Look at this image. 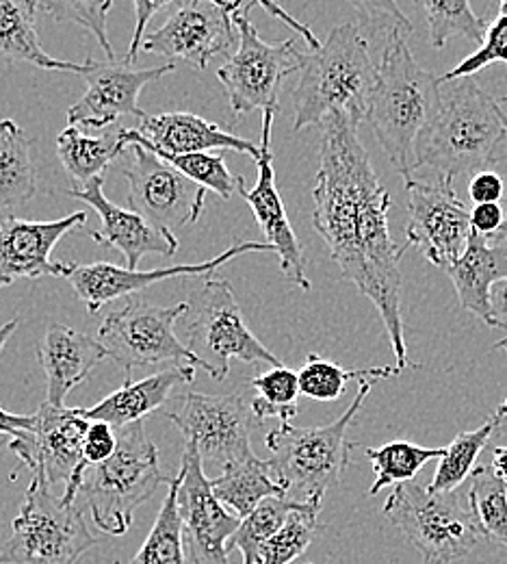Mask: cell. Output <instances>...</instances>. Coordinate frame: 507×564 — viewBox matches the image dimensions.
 <instances>
[{"label":"cell","instance_id":"obj_1","mask_svg":"<svg viewBox=\"0 0 507 564\" xmlns=\"http://www.w3.org/2000/svg\"><path fill=\"white\" fill-rule=\"evenodd\" d=\"M312 226L323 239L341 276L368 297L386 328L397 367L410 362L401 317V257L388 230L390 194L379 183L371 156L359 138V124L332 113L321 122L319 172L312 187Z\"/></svg>","mask_w":507,"mask_h":564},{"label":"cell","instance_id":"obj_2","mask_svg":"<svg viewBox=\"0 0 507 564\" xmlns=\"http://www.w3.org/2000/svg\"><path fill=\"white\" fill-rule=\"evenodd\" d=\"M442 78L419 66L408 48V35L393 31L377 64L366 124L404 181L417 170V143L442 105Z\"/></svg>","mask_w":507,"mask_h":564},{"label":"cell","instance_id":"obj_3","mask_svg":"<svg viewBox=\"0 0 507 564\" xmlns=\"http://www.w3.org/2000/svg\"><path fill=\"white\" fill-rule=\"evenodd\" d=\"M301 76L293 91L295 122L293 131L319 124L332 116H348L363 124L377 80V64L371 57L368 42L356 24H339L328 40L304 55Z\"/></svg>","mask_w":507,"mask_h":564},{"label":"cell","instance_id":"obj_4","mask_svg":"<svg viewBox=\"0 0 507 564\" xmlns=\"http://www.w3.org/2000/svg\"><path fill=\"white\" fill-rule=\"evenodd\" d=\"M507 141V113L480 83L460 78L444 96L440 111L417 143V170L432 167L453 181L477 174L497 161Z\"/></svg>","mask_w":507,"mask_h":564},{"label":"cell","instance_id":"obj_5","mask_svg":"<svg viewBox=\"0 0 507 564\" xmlns=\"http://www.w3.org/2000/svg\"><path fill=\"white\" fill-rule=\"evenodd\" d=\"M373 382L361 380L354 402L337 422L319 427L280 423L267 434L265 445L272 452L267 467L287 499L321 508L326 494L341 482L352 449L359 447V443L348 441V430L363 409Z\"/></svg>","mask_w":507,"mask_h":564},{"label":"cell","instance_id":"obj_6","mask_svg":"<svg viewBox=\"0 0 507 564\" xmlns=\"http://www.w3.org/2000/svg\"><path fill=\"white\" fill-rule=\"evenodd\" d=\"M169 478L161 474L156 443L150 441L144 422L131 423L118 432L115 454L85 469L80 494L91 510L96 528L111 536L131 530L135 512Z\"/></svg>","mask_w":507,"mask_h":564},{"label":"cell","instance_id":"obj_7","mask_svg":"<svg viewBox=\"0 0 507 564\" xmlns=\"http://www.w3.org/2000/svg\"><path fill=\"white\" fill-rule=\"evenodd\" d=\"M382 512L417 547L423 564L458 563L486 539L462 489L432 494L415 480L404 482L388 495Z\"/></svg>","mask_w":507,"mask_h":564},{"label":"cell","instance_id":"obj_8","mask_svg":"<svg viewBox=\"0 0 507 564\" xmlns=\"http://www.w3.org/2000/svg\"><path fill=\"white\" fill-rule=\"evenodd\" d=\"M178 326L185 335L183 344L207 365L216 380H225L232 358L247 365H283L247 328L232 284L223 279L205 281L187 302V313Z\"/></svg>","mask_w":507,"mask_h":564},{"label":"cell","instance_id":"obj_9","mask_svg":"<svg viewBox=\"0 0 507 564\" xmlns=\"http://www.w3.org/2000/svg\"><path fill=\"white\" fill-rule=\"evenodd\" d=\"M42 480L31 478L0 564H76L96 545L76 503H66Z\"/></svg>","mask_w":507,"mask_h":564},{"label":"cell","instance_id":"obj_10","mask_svg":"<svg viewBox=\"0 0 507 564\" xmlns=\"http://www.w3.org/2000/svg\"><path fill=\"white\" fill-rule=\"evenodd\" d=\"M254 4L245 2L232 11V22L239 35L236 53L218 70L230 109L234 116H245L256 109L280 111V89L293 72L301 70L304 53L293 40L269 44L252 24Z\"/></svg>","mask_w":507,"mask_h":564},{"label":"cell","instance_id":"obj_11","mask_svg":"<svg viewBox=\"0 0 507 564\" xmlns=\"http://www.w3.org/2000/svg\"><path fill=\"white\" fill-rule=\"evenodd\" d=\"M185 313L187 302L156 306L142 297H131L122 308H115L104 317L98 339L107 348L109 358L122 367L126 380H131L135 367L161 362H185L207 369V365L176 335V326Z\"/></svg>","mask_w":507,"mask_h":564},{"label":"cell","instance_id":"obj_12","mask_svg":"<svg viewBox=\"0 0 507 564\" xmlns=\"http://www.w3.org/2000/svg\"><path fill=\"white\" fill-rule=\"evenodd\" d=\"M165 417L183 432L185 443L198 447L202 463L223 469L225 465L254 456L250 432L256 417L241 391L228 395L189 391L165 411Z\"/></svg>","mask_w":507,"mask_h":564},{"label":"cell","instance_id":"obj_13","mask_svg":"<svg viewBox=\"0 0 507 564\" xmlns=\"http://www.w3.org/2000/svg\"><path fill=\"white\" fill-rule=\"evenodd\" d=\"M122 159V174L129 181V205L133 212L172 235L200 219L207 203V187L187 178L144 143H129Z\"/></svg>","mask_w":507,"mask_h":564},{"label":"cell","instance_id":"obj_14","mask_svg":"<svg viewBox=\"0 0 507 564\" xmlns=\"http://www.w3.org/2000/svg\"><path fill=\"white\" fill-rule=\"evenodd\" d=\"M89 423L80 417L78 409L44 402L35 413V427L22 438H11L7 447L31 471V478L48 487L66 482L62 497L66 503H76L85 476L82 441Z\"/></svg>","mask_w":507,"mask_h":564},{"label":"cell","instance_id":"obj_15","mask_svg":"<svg viewBox=\"0 0 507 564\" xmlns=\"http://www.w3.org/2000/svg\"><path fill=\"white\" fill-rule=\"evenodd\" d=\"M243 4L245 0H185L163 26L145 35L142 51L207 70L213 57L230 53L236 37L232 11Z\"/></svg>","mask_w":507,"mask_h":564},{"label":"cell","instance_id":"obj_16","mask_svg":"<svg viewBox=\"0 0 507 564\" xmlns=\"http://www.w3.org/2000/svg\"><path fill=\"white\" fill-rule=\"evenodd\" d=\"M408 226L406 246L419 248L423 257L447 272L466 250L471 228V209L458 198L453 181L440 178L426 183L406 181Z\"/></svg>","mask_w":507,"mask_h":564},{"label":"cell","instance_id":"obj_17","mask_svg":"<svg viewBox=\"0 0 507 564\" xmlns=\"http://www.w3.org/2000/svg\"><path fill=\"white\" fill-rule=\"evenodd\" d=\"M180 471L178 510L183 517L187 561L189 564H232L228 543L243 519L219 501L194 443H185Z\"/></svg>","mask_w":507,"mask_h":564},{"label":"cell","instance_id":"obj_18","mask_svg":"<svg viewBox=\"0 0 507 564\" xmlns=\"http://www.w3.org/2000/svg\"><path fill=\"white\" fill-rule=\"evenodd\" d=\"M247 252H274V246L269 243H258V241H239L223 250L216 259L196 263V265H172L163 270H152V272H142V270H129V268H118L113 263H62V276L68 279L73 284L76 295L80 302L87 306L89 313H98L104 304L133 295L150 286L152 282L167 281V279H178V276H207L213 274L221 265L232 261L239 254Z\"/></svg>","mask_w":507,"mask_h":564},{"label":"cell","instance_id":"obj_19","mask_svg":"<svg viewBox=\"0 0 507 564\" xmlns=\"http://www.w3.org/2000/svg\"><path fill=\"white\" fill-rule=\"evenodd\" d=\"M169 72H174V64L137 70L126 62L87 59L85 72L80 74L87 80V91L66 113L70 127L82 124L89 129H107L122 116L142 120L145 116L140 107L142 89Z\"/></svg>","mask_w":507,"mask_h":564},{"label":"cell","instance_id":"obj_20","mask_svg":"<svg viewBox=\"0 0 507 564\" xmlns=\"http://www.w3.org/2000/svg\"><path fill=\"white\" fill-rule=\"evenodd\" d=\"M276 109L263 111V131H261V156L256 161L258 165V178L254 189H245V185L239 189V196L245 198L258 226L263 228L267 243L274 246V252L280 257V270L285 279L299 286L301 291H310V279L306 274V257L304 248L290 226L289 215L285 209L283 196L276 187V172H274V152H272V131L276 120Z\"/></svg>","mask_w":507,"mask_h":564},{"label":"cell","instance_id":"obj_21","mask_svg":"<svg viewBox=\"0 0 507 564\" xmlns=\"http://www.w3.org/2000/svg\"><path fill=\"white\" fill-rule=\"evenodd\" d=\"M87 224V215L73 213L55 221L2 217L0 221V289L20 279L62 276V263H53L55 246L74 228Z\"/></svg>","mask_w":507,"mask_h":564},{"label":"cell","instance_id":"obj_22","mask_svg":"<svg viewBox=\"0 0 507 564\" xmlns=\"http://www.w3.org/2000/svg\"><path fill=\"white\" fill-rule=\"evenodd\" d=\"M104 178H96L87 183L85 187L68 189V196L89 205L93 212L100 215L102 230H89V237L100 243L109 246L122 252L126 259L129 270H137L142 259L147 254L158 257H174L178 250V239L172 232L158 230L152 226L144 215L137 212H126L118 205H113L104 196Z\"/></svg>","mask_w":507,"mask_h":564},{"label":"cell","instance_id":"obj_23","mask_svg":"<svg viewBox=\"0 0 507 564\" xmlns=\"http://www.w3.org/2000/svg\"><path fill=\"white\" fill-rule=\"evenodd\" d=\"M120 138L129 143H144L147 148L172 152V154H191L209 150H230L250 154L258 161L261 145L243 140L219 124H213L196 113L174 111V113H145L140 120V129H120Z\"/></svg>","mask_w":507,"mask_h":564},{"label":"cell","instance_id":"obj_24","mask_svg":"<svg viewBox=\"0 0 507 564\" xmlns=\"http://www.w3.org/2000/svg\"><path fill=\"white\" fill-rule=\"evenodd\" d=\"M37 356L46 373V402L64 406L66 398L109 358V352L100 339H91L76 328L53 322L46 326Z\"/></svg>","mask_w":507,"mask_h":564},{"label":"cell","instance_id":"obj_25","mask_svg":"<svg viewBox=\"0 0 507 564\" xmlns=\"http://www.w3.org/2000/svg\"><path fill=\"white\" fill-rule=\"evenodd\" d=\"M444 274L453 282L464 311L486 326L499 328L491 306V289L507 279V239H488L473 230L464 254Z\"/></svg>","mask_w":507,"mask_h":564},{"label":"cell","instance_id":"obj_26","mask_svg":"<svg viewBox=\"0 0 507 564\" xmlns=\"http://www.w3.org/2000/svg\"><path fill=\"white\" fill-rule=\"evenodd\" d=\"M196 380L194 365H178L152 373L144 380H124V384L113 391L109 398L98 402L91 409H78L80 417L89 422H104L113 427H124L131 423L144 422L145 415L165 406L172 398V391L180 384Z\"/></svg>","mask_w":507,"mask_h":564},{"label":"cell","instance_id":"obj_27","mask_svg":"<svg viewBox=\"0 0 507 564\" xmlns=\"http://www.w3.org/2000/svg\"><path fill=\"white\" fill-rule=\"evenodd\" d=\"M37 7L33 0H0V57L40 70L82 74L85 64L53 59L37 35Z\"/></svg>","mask_w":507,"mask_h":564},{"label":"cell","instance_id":"obj_28","mask_svg":"<svg viewBox=\"0 0 507 564\" xmlns=\"http://www.w3.org/2000/svg\"><path fill=\"white\" fill-rule=\"evenodd\" d=\"M37 194L31 138L13 120H0V212L29 205Z\"/></svg>","mask_w":507,"mask_h":564},{"label":"cell","instance_id":"obj_29","mask_svg":"<svg viewBox=\"0 0 507 564\" xmlns=\"http://www.w3.org/2000/svg\"><path fill=\"white\" fill-rule=\"evenodd\" d=\"M211 487L219 501L241 519H245L267 497H287L272 478L267 460L256 456L225 465L221 476L211 480Z\"/></svg>","mask_w":507,"mask_h":564},{"label":"cell","instance_id":"obj_30","mask_svg":"<svg viewBox=\"0 0 507 564\" xmlns=\"http://www.w3.org/2000/svg\"><path fill=\"white\" fill-rule=\"evenodd\" d=\"M126 150V143L120 133H107L100 138L82 135L76 127H68L57 138V154L66 172L74 181L85 187L87 183L107 176L109 165L120 159Z\"/></svg>","mask_w":507,"mask_h":564},{"label":"cell","instance_id":"obj_31","mask_svg":"<svg viewBox=\"0 0 507 564\" xmlns=\"http://www.w3.org/2000/svg\"><path fill=\"white\" fill-rule=\"evenodd\" d=\"M507 415V400L486 420L480 427L458 434L451 445L447 447V454L440 458L436 467L434 480L428 485L432 494L453 491L460 489L462 482L471 476L480 454L491 443V436L499 432V425Z\"/></svg>","mask_w":507,"mask_h":564},{"label":"cell","instance_id":"obj_32","mask_svg":"<svg viewBox=\"0 0 507 564\" xmlns=\"http://www.w3.org/2000/svg\"><path fill=\"white\" fill-rule=\"evenodd\" d=\"M169 491L165 495L156 521L142 545V550L126 564H189L185 536H183V517L178 510V491L183 485V471L169 478Z\"/></svg>","mask_w":507,"mask_h":564},{"label":"cell","instance_id":"obj_33","mask_svg":"<svg viewBox=\"0 0 507 564\" xmlns=\"http://www.w3.org/2000/svg\"><path fill=\"white\" fill-rule=\"evenodd\" d=\"M364 454L371 460L375 474V482L368 489V495L373 497L390 485L397 487L412 482L430 460L447 454V447H421L410 441H390L382 447H366Z\"/></svg>","mask_w":507,"mask_h":564},{"label":"cell","instance_id":"obj_34","mask_svg":"<svg viewBox=\"0 0 507 564\" xmlns=\"http://www.w3.org/2000/svg\"><path fill=\"white\" fill-rule=\"evenodd\" d=\"M404 373L395 367H368V369H343L341 365L326 360L319 354H308L304 367L297 371L301 395L315 402H337L350 380H384Z\"/></svg>","mask_w":507,"mask_h":564},{"label":"cell","instance_id":"obj_35","mask_svg":"<svg viewBox=\"0 0 507 564\" xmlns=\"http://www.w3.org/2000/svg\"><path fill=\"white\" fill-rule=\"evenodd\" d=\"M295 506L297 503L287 497H267L241 521L239 530L228 543V550H236L241 554V564H261L265 545L283 528Z\"/></svg>","mask_w":507,"mask_h":564},{"label":"cell","instance_id":"obj_36","mask_svg":"<svg viewBox=\"0 0 507 564\" xmlns=\"http://www.w3.org/2000/svg\"><path fill=\"white\" fill-rule=\"evenodd\" d=\"M430 26V40L434 48H442L451 37H466L477 44H484L488 24L484 18H480L471 0H415Z\"/></svg>","mask_w":507,"mask_h":564},{"label":"cell","instance_id":"obj_37","mask_svg":"<svg viewBox=\"0 0 507 564\" xmlns=\"http://www.w3.org/2000/svg\"><path fill=\"white\" fill-rule=\"evenodd\" d=\"M250 384L254 389L250 404L256 422L278 420L280 423H290L297 415V400L301 395L297 371L280 365L267 373L256 376Z\"/></svg>","mask_w":507,"mask_h":564},{"label":"cell","instance_id":"obj_38","mask_svg":"<svg viewBox=\"0 0 507 564\" xmlns=\"http://www.w3.org/2000/svg\"><path fill=\"white\" fill-rule=\"evenodd\" d=\"M471 508L486 539L507 547V485L491 467H477L469 487Z\"/></svg>","mask_w":507,"mask_h":564},{"label":"cell","instance_id":"obj_39","mask_svg":"<svg viewBox=\"0 0 507 564\" xmlns=\"http://www.w3.org/2000/svg\"><path fill=\"white\" fill-rule=\"evenodd\" d=\"M319 512L321 508L297 503L290 510L283 528L265 545L261 564H289L297 561L310 547L317 532L321 530Z\"/></svg>","mask_w":507,"mask_h":564},{"label":"cell","instance_id":"obj_40","mask_svg":"<svg viewBox=\"0 0 507 564\" xmlns=\"http://www.w3.org/2000/svg\"><path fill=\"white\" fill-rule=\"evenodd\" d=\"M33 2L37 9L46 11L57 22H74L87 29L104 51L107 59L109 62L115 59V53L107 33V18L113 7V0H33Z\"/></svg>","mask_w":507,"mask_h":564},{"label":"cell","instance_id":"obj_41","mask_svg":"<svg viewBox=\"0 0 507 564\" xmlns=\"http://www.w3.org/2000/svg\"><path fill=\"white\" fill-rule=\"evenodd\" d=\"M493 64H507V15H499L495 22H491L484 44L440 78L442 83H455L460 78L475 76Z\"/></svg>","mask_w":507,"mask_h":564},{"label":"cell","instance_id":"obj_42","mask_svg":"<svg viewBox=\"0 0 507 564\" xmlns=\"http://www.w3.org/2000/svg\"><path fill=\"white\" fill-rule=\"evenodd\" d=\"M354 4L366 29L384 31L386 37L393 31H401L406 35L412 33V22L404 15L397 0H348Z\"/></svg>","mask_w":507,"mask_h":564},{"label":"cell","instance_id":"obj_43","mask_svg":"<svg viewBox=\"0 0 507 564\" xmlns=\"http://www.w3.org/2000/svg\"><path fill=\"white\" fill-rule=\"evenodd\" d=\"M118 449V432L104 422H91L82 441V467L109 460Z\"/></svg>","mask_w":507,"mask_h":564},{"label":"cell","instance_id":"obj_44","mask_svg":"<svg viewBox=\"0 0 507 564\" xmlns=\"http://www.w3.org/2000/svg\"><path fill=\"white\" fill-rule=\"evenodd\" d=\"M172 0H133L135 4V31H133V37H131V44H129V53L124 57L126 64H133L142 51V44H144L145 29L150 24V20L154 18V13L158 9H163L165 4H169Z\"/></svg>","mask_w":507,"mask_h":564},{"label":"cell","instance_id":"obj_45","mask_svg":"<svg viewBox=\"0 0 507 564\" xmlns=\"http://www.w3.org/2000/svg\"><path fill=\"white\" fill-rule=\"evenodd\" d=\"M504 178L493 170H482L469 181V196L475 205L499 203L504 196Z\"/></svg>","mask_w":507,"mask_h":564},{"label":"cell","instance_id":"obj_46","mask_svg":"<svg viewBox=\"0 0 507 564\" xmlns=\"http://www.w3.org/2000/svg\"><path fill=\"white\" fill-rule=\"evenodd\" d=\"M506 221V213L499 203H482L471 209V228L484 237H495Z\"/></svg>","mask_w":507,"mask_h":564},{"label":"cell","instance_id":"obj_47","mask_svg":"<svg viewBox=\"0 0 507 564\" xmlns=\"http://www.w3.org/2000/svg\"><path fill=\"white\" fill-rule=\"evenodd\" d=\"M247 2H252V4H261L267 13H272V15H276L278 20H283L289 29H293L299 37H304V42L312 48V51H317L319 46H321V42L317 40V35L306 26V24H301L299 20H295L293 15H289L276 0H247Z\"/></svg>","mask_w":507,"mask_h":564},{"label":"cell","instance_id":"obj_48","mask_svg":"<svg viewBox=\"0 0 507 564\" xmlns=\"http://www.w3.org/2000/svg\"><path fill=\"white\" fill-rule=\"evenodd\" d=\"M33 427H35V415L33 417L13 415V413H7L4 409H0V434H7L11 438H22Z\"/></svg>","mask_w":507,"mask_h":564},{"label":"cell","instance_id":"obj_49","mask_svg":"<svg viewBox=\"0 0 507 564\" xmlns=\"http://www.w3.org/2000/svg\"><path fill=\"white\" fill-rule=\"evenodd\" d=\"M491 469L495 471V476L507 485V447H495L493 449V465Z\"/></svg>","mask_w":507,"mask_h":564},{"label":"cell","instance_id":"obj_50","mask_svg":"<svg viewBox=\"0 0 507 564\" xmlns=\"http://www.w3.org/2000/svg\"><path fill=\"white\" fill-rule=\"evenodd\" d=\"M18 330V319H11V322H4L2 326H0V354L4 350V346H7V341L11 339V335Z\"/></svg>","mask_w":507,"mask_h":564},{"label":"cell","instance_id":"obj_51","mask_svg":"<svg viewBox=\"0 0 507 564\" xmlns=\"http://www.w3.org/2000/svg\"><path fill=\"white\" fill-rule=\"evenodd\" d=\"M491 239H507V215L506 221H504V226H502V230H499L495 237H491Z\"/></svg>","mask_w":507,"mask_h":564},{"label":"cell","instance_id":"obj_52","mask_svg":"<svg viewBox=\"0 0 507 564\" xmlns=\"http://www.w3.org/2000/svg\"><path fill=\"white\" fill-rule=\"evenodd\" d=\"M495 350H506L507 352V337L506 339H502V341L495 346Z\"/></svg>","mask_w":507,"mask_h":564},{"label":"cell","instance_id":"obj_53","mask_svg":"<svg viewBox=\"0 0 507 564\" xmlns=\"http://www.w3.org/2000/svg\"><path fill=\"white\" fill-rule=\"evenodd\" d=\"M499 432H504L506 434L507 432V415L504 417V422H502V425H499Z\"/></svg>","mask_w":507,"mask_h":564},{"label":"cell","instance_id":"obj_54","mask_svg":"<svg viewBox=\"0 0 507 564\" xmlns=\"http://www.w3.org/2000/svg\"><path fill=\"white\" fill-rule=\"evenodd\" d=\"M502 15H507V0H502Z\"/></svg>","mask_w":507,"mask_h":564},{"label":"cell","instance_id":"obj_55","mask_svg":"<svg viewBox=\"0 0 507 564\" xmlns=\"http://www.w3.org/2000/svg\"><path fill=\"white\" fill-rule=\"evenodd\" d=\"M502 102H507V96H504V98H502Z\"/></svg>","mask_w":507,"mask_h":564},{"label":"cell","instance_id":"obj_56","mask_svg":"<svg viewBox=\"0 0 507 564\" xmlns=\"http://www.w3.org/2000/svg\"><path fill=\"white\" fill-rule=\"evenodd\" d=\"M393 564H397V563H393Z\"/></svg>","mask_w":507,"mask_h":564}]
</instances>
